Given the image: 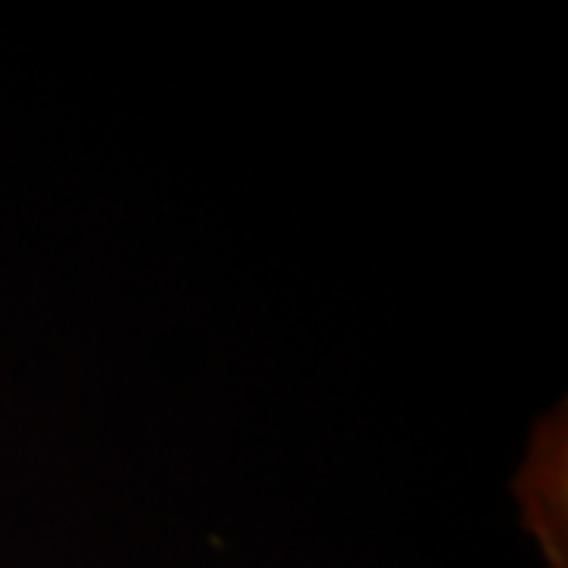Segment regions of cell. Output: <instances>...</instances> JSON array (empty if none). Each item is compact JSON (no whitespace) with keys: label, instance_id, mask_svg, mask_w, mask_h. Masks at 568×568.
<instances>
[{"label":"cell","instance_id":"6da1fadb","mask_svg":"<svg viewBox=\"0 0 568 568\" xmlns=\"http://www.w3.org/2000/svg\"><path fill=\"white\" fill-rule=\"evenodd\" d=\"M566 424L559 420H547L549 439H534L528 448V462H525V477H528V493H518L521 503V515L525 525L534 534V540L540 544L544 556H547L549 568H568V547H566V506L556 503L552 496V484H556V467L566 465V433L556 429Z\"/></svg>","mask_w":568,"mask_h":568}]
</instances>
